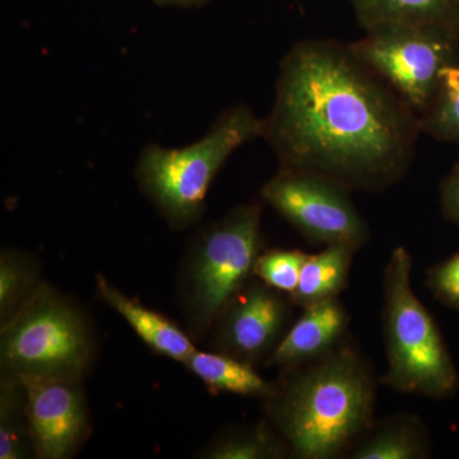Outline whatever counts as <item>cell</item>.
<instances>
[{
	"instance_id": "cell-1",
	"label": "cell",
	"mask_w": 459,
	"mask_h": 459,
	"mask_svg": "<svg viewBox=\"0 0 459 459\" xmlns=\"http://www.w3.org/2000/svg\"><path fill=\"white\" fill-rule=\"evenodd\" d=\"M420 133L418 114L350 44L314 39L281 62L263 137L280 170L377 192L404 177Z\"/></svg>"
},
{
	"instance_id": "cell-2",
	"label": "cell",
	"mask_w": 459,
	"mask_h": 459,
	"mask_svg": "<svg viewBox=\"0 0 459 459\" xmlns=\"http://www.w3.org/2000/svg\"><path fill=\"white\" fill-rule=\"evenodd\" d=\"M264 400L290 455L331 459L351 451L373 428L376 380L364 356L343 341L318 360L285 371Z\"/></svg>"
},
{
	"instance_id": "cell-3",
	"label": "cell",
	"mask_w": 459,
	"mask_h": 459,
	"mask_svg": "<svg viewBox=\"0 0 459 459\" xmlns=\"http://www.w3.org/2000/svg\"><path fill=\"white\" fill-rule=\"evenodd\" d=\"M263 133L264 119L247 105L226 108L195 143L144 147L135 168L138 186L171 228H189L204 213L208 190L229 157Z\"/></svg>"
},
{
	"instance_id": "cell-4",
	"label": "cell",
	"mask_w": 459,
	"mask_h": 459,
	"mask_svg": "<svg viewBox=\"0 0 459 459\" xmlns=\"http://www.w3.org/2000/svg\"><path fill=\"white\" fill-rule=\"evenodd\" d=\"M411 272L409 250L395 247L383 279L388 364L383 382L401 394L448 397L458 388L457 369L433 316L413 292Z\"/></svg>"
},
{
	"instance_id": "cell-5",
	"label": "cell",
	"mask_w": 459,
	"mask_h": 459,
	"mask_svg": "<svg viewBox=\"0 0 459 459\" xmlns=\"http://www.w3.org/2000/svg\"><path fill=\"white\" fill-rule=\"evenodd\" d=\"M92 329L74 301L42 283L4 323L2 377L82 379L93 356Z\"/></svg>"
},
{
	"instance_id": "cell-6",
	"label": "cell",
	"mask_w": 459,
	"mask_h": 459,
	"mask_svg": "<svg viewBox=\"0 0 459 459\" xmlns=\"http://www.w3.org/2000/svg\"><path fill=\"white\" fill-rule=\"evenodd\" d=\"M262 247L259 204L238 205L195 238L181 289L184 309L195 336L213 328L249 283Z\"/></svg>"
},
{
	"instance_id": "cell-7",
	"label": "cell",
	"mask_w": 459,
	"mask_h": 459,
	"mask_svg": "<svg viewBox=\"0 0 459 459\" xmlns=\"http://www.w3.org/2000/svg\"><path fill=\"white\" fill-rule=\"evenodd\" d=\"M458 33L434 23L385 22L350 47L420 117L444 69L458 62Z\"/></svg>"
},
{
	"instance_id": "cell-8",
	"label": "cell",
	"mask_w": 459,
	"mask_h": 459,
	"mask_svg": "<svg viewBox=\"0 0 459 459\" xmlns=\"http://www.w3.org/2000/svg\"><path fill=\"white\" fill-rule=\"evenodd\" d=\"M349 192L327 178L279 169L263 186L262 197L312 243L356 252L369 240V229Z\"/></svg>"
},
{
	"instance_id": "cell-9",
	"label": "cell",
	"mask_w": 459,
	"mask_h": 459,
	"mask_svg": "<svg viewBox=\"0 0 459 459\" xmlns=\"http://www.w3.org/2000/svg\"><path fill=\"white\" fill-rule=\"evenodd\" d=\"M290 304L289 295L249 281L214 323V349L252 365L265 362L285 336Z\"/></svg>"
},
{
	"instance_id": "cell-10",
	"label": "cell",
	"mask_w": 459,
	"mask_h": 459,
	"mask_svg": "<svg viewBox=\"0 0 459 459\" xmlns=\"http://www.w3.org/2000/svg\"><path fill=\"white\" fill-rule=\"evenodd\" d=\"M33 455L41 459L71 457L89 430L82 379L23 380Z\"/></svg>"
},
{
	"instance_id": "cell-11",
	"label": "cell",
	"mask_w": 459,
	"mask_h": 459,
	"mask_svg": "<svg viewBox=\"0 0 459 459\" xmlns=\"http://www.w3.org/2000/svg\"><path fill=\"white\" fill-rule=\"evenodd\" d=\"M349 320L338 298L305 307L265 364L289 371L318 360L343 342Z\"/></svg>"
},
{
	"instance_id": "cell-12",
	"label": "cell",
	"mask_w": 459,
	"mask_h": 459,
	"mask_svg": "<svg viewBox=\"0 0 459 459\" xmlns=\"http://www.w3.org/2000/svg\"><path fill=\"white\" fill-rule=\"evenodd\" d=\"M96 286L102 300L123 316L153 352L184 365L197 351L188 334L172 320L124 295L102 274L96 276Z\"/></svg>"
},
{
	"instance_id": "cell-13",
	"label": "cell",
	"mask_w": 459,
	"mask_h": 459,
	"mask_svg": "<svg viewBox=\"0 0 459 459\" xmlns=\"http://www.w3.org/2000/svg\"><path fill=\"white\" fill-rule=\"evenodd\" d=\"M184 365L212 394H229L267 400L277 391V383L268 382L259 376L255 365L228 353L197 350Z\"/></svg>"
},
{
	"instance_id": "cell-14",
	"label": "cell",
	"mask_w": 459,
	"mask_h": 459,
	"mask_svg": "<svg viewBox=\"0 0 459 459\" xmlns=\"http://www.w3.org/2000/svg\"><path fill=\"white\" fill-rule=\"evenodd\" d=\"M349 453L352 459H421L429 457L430 443L416 416L400 415L373 425Z\"/></svg>"
},
{
	"instance_id": "cell-15",
	"label": "cell",
	"mask_w": 459,
	"mask_h": 459,
	"mask_svg": "<svg viewBox=\"0 0 459 459\" xmlns=\"http://www.w3.org/2000/svg\"><path fill=\"white\" fill-rule=\"evenodd\" d=\"M355 250L346 246H327L318 255H307L296 290L290 295L292 304L309 307L337 299L349 281Z\"/></svg>"
},
{
	"instance_id": "cell-16",
	"label": "cell",
	"mask_w": 459,
	"mask_h": 459,
	"mask_svg": "<svg viewBox=\"0 0 459 459\" xmlns=\"http://www.w3.org/2000/svg\"><path fill=\"white\" fill-rule=\"evenodd\" d=\"M356 17L368 29L377 23H434L459 32V0H351Z\"/></svg>"
},
{
	"instance_id": "cell-17",
	"label": "cell",
	"mask_w": 459,
	"mask_h": 459,
	"mask_svg": "<svg viewBox=\"0 0 459 459\" xmlns=\"http://www.w3.org/2000/svg\"><path fill=\"white\" fill-rule=\"evenodd\" d=\"M290 455L289 446L270 424L255 425L223 434L202 452L210 459H280Z\"/></svg>"
},
{
	"instance_id": "cell-18",
	"label": "cell",
	"mask_w": 459,
	"mask_h": 459,
	"mask_svg": "<svg viewBox=\"0 0 459 459\" xmlns=\"http://www.w3.org/2000/svg\"><path fill=\"white\" fill-rule=\"evenodd\" d=\"M33 455L26 415L25 386L2 377L0 385V459H25Z\"/></svg>"
},
{
	"instance_id": "cell-19",
	"label": "cell",
	"mask_w": 459,
	"mask_h": 459,
	"mask_svg": "<svg viewBox=\"0 0 459 459\" xmlns=\"http://www.w3.org/2000/svg\"><path fill=\"white\" fill-rule=\"evenodd\" d=\"M421 132L459 143V62L446 66L430 104L419 117Z\"/></svg>"
},
{
	"instance_id": "cell-20",
	"label": "cell",
	"mask_w": 459,
	"mask_h": 459,
	"mask_svg": "<svg viewBox=\"0 0 459 459\" xmlns=\"http://www.w3.org/2000/svg\"><path fill=\"white\" fill-rule=\"evenodd\" d=\"M40 285L39 268L35 259L18 250H2L0 255L2 323L11 318Z\"/></svg>"
},
{
	"instance_id": "cell-21",
	"label": "cell",
	"mask_w": 459,
	"mask_h": 459,
	"mask_svg": "<svg viewBox=\"0 0 459 459\" xmlns=\"http://www.w3.org/2000/svg\"><path fill=\"white\" fill-rule=\"evenodd\" d=\"M307 255L298 249H272L261 253L255 264V276L265 285L291 295L298 286Z\"/></svg>"
},
{
	"instance_id": "cell-22",
	"label": "cell",
	"mask_w": 459,
	"mask_h": 459,
	"mask_svg": "<svg viewBox=\"0 0 459 459\" xmlns=\"http://www.w3.org/2000/svg\"><path fill=\"white\" fill-rule=\"evenodd\" d=\"M428 285L442 303L459 307V253L429 272Z\"/></svg>"
},
{
	"instance_id": "cell-23",
	"label": "cell",
	"mask_w": 459,
	"mask_h": 459,
	"mask_svg": "<svg viewBox=\"0 0 459 459\" xmlns=\"http://www.w3.org/2000/svg\"><path fill=\"white\" fill-rule=\"evenodd\" d=\"M444 212L453 221L459 223V164L444 183L442 190Z\"/></svg>"
},
{
	"instance_id": "cell-24",
	"label": "cell",
	"mask_w": 459,
	"mask_h": 459,
	"mask_svg": "<svg viewBox=\"0 0 459 459\" xmlns=\"http://www.w3.org/2000/svg\"><path fill=\"white\" fill-rule=\"evenodd\" d=\"M156 2L162 3V4H192V3H198L199 0H156Z\"/></svg>"
}]
</instances>
